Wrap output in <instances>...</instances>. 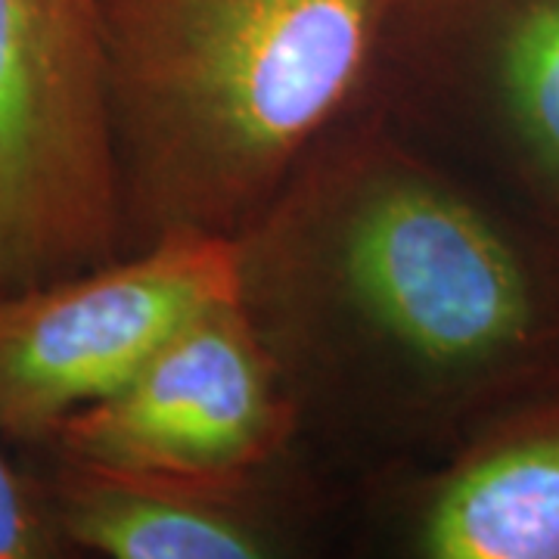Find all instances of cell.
I'll list each match as a JSON object with an SVG mask.
<instances>
[{
    "mask_svg": "<svg viewBox=\"0 0 559 559\" xmlns=\"http://www.w3.org/2000/svg\"><path fill=\"white\" fill-rule=\"evenodd\" d=\"M296 444L348 488L559 382V237L352 109L234 237Z\"/></svg>",
    "mask_w": 559,
    "mask_h": 559,
    "instance_id": "cell-1",
    "label": "cell"
},
{
    "mask_svg": "<svg viewBox=\"0 0 559 559\" xmlns=\"http://www.w3.org/2000/svg\"><path fill=\"white\" fill-rule=\"evenodd\" d=\"M395 0H97L124 255L234 240L358 106Z\"/></svg>",
    "mask_w": 559,
    "mask_h": 559,
    "instance_id": "cell-2",
    "label": "cell"
},
{
    "mask_svg": "<svg viewBox=\"0 0 559 559\" xmlns=\"http://www.w3.org/2000/svg\"><path fill=\"white\" fill-rule=\"evenodd\" d=\"M358 109L559 237V0H395Z\"/></svg>",
    "mask_w": 559,
    "mask_h": 559,
    "instance_id": "cell-3",
    "label": "cell"
},
{
    "mask_svg": "<svg viewBox=\"0 0 559 559\" xmlns=\"http://www.w3.org/2000/svg\"><path fill=\"white\" fill-rule=\"evenodd\" d=\"M121 255L97 0H0V296Z\"/></svg>",
    "mask_w": 559,
    "mask_h": 559,
    "instance_id": "cell-4",
    "label": "cell"
},
{
    "mask_svg": "<svg viewBox=\"0 0 559 559\" xmlns=\"http://www.w3.org/2000/svg\"><path fill=\"white\" fill-rule=\"evenodd\" d=\"M35 473L72 557L301 559L348 554L355 488L293 444L234 473L138 469L40 444Z\"/></svg>",
    "mask_w": 559,
    "mask_h": 559,
    "instance_id": "cell-5",
    "label": "cell"
},
{
    "mask_svg": "<svg viewBox=\"0 0 559 559\" xmlns=\"http://www.w3.org/2000/svg\"><path fill=\"white\" fill-rule=\"evenodd\" d=\"M234 296V242L180 234L140 252L0 296V441L53 439L112 395L162 342Z\"/></svg>",
    "mask_w": 559,
    "mask_h": 559,
    "instance_id": "cell-6",
    "label": "cell"
},
{
    "mask_svg": "<svg viewBox=\"0 0 559 559\" xmlns=\"http://www.w3.org/2000/svg\"><path fill=\"white\" fill-rule=\"evenodd\" d=\"M44 444L112 466L234 473L289 451L296 419L230 296L187 320L131 380L72 414Z\"/></svg>",
    "mask_w": 559,
    "mask_h": 559,
    "instance_id": "cell-7",
    "label": "cell"
},
{
    "mask_svg": "<svg viewBox=\"0 0 559 559\" xmlns=\"http://www.w3.org/2000/svg\"><path fill=\"white\" fill-rule=\"evenodd\" d=\"M348 554L559 559V382L500 411L436 466L358 488Z\"/></svg>",
    "mask_w": 559,
    "mask_h": 559,
    "instance_id": "cell-8",
    "label": "cell"
},
{
    "mask_svg": "<svg viewBox=\"0 0 559 559\" xmlns=\"http://www.w3.org/2000/svg\"><path fill=\"white\" fill-rule=\"evenodd\" d=\"M35 473L0 441V559H66Z\"/></svg>",
    "mask_w": 559,
    "mask_h": 559,
    "instance_id": "cell-9",
    "label": "cell"
}]
</instances>
